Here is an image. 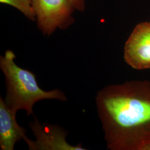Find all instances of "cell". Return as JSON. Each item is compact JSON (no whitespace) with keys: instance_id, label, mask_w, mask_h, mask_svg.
Wrapping results in <instances>:
<instances>
[{"instance_id":"7a4b0ae2","label":"cell","mask_w":150,"mask_h":150,"mask_svg":"<svg viewBox=\"0 0 150 150\" xmlns=\"http://www.w3.org/2000/svg\"><path fill=\"white\" fill-rule=\"evenodd\" d=\"M16 56L11 50H7L0 56V69L5 76L6 95L4 100L11 110L17 112L23 110L30 116L33 114V107L38 101L44 100L67 101L64 93L59 89L46 91L38 85L35 75L23 69L15 64Z\"/></svg>"},{"instance_id":"6da1fadb","label":"cell","mask_w":150,"mask_h":150,"mask_svg":"<svg viewBox=\"0 0 150 150\" xmlns=\"http://www.w3.org/2000/svg\"><path fill=\"white\" fill-rule=\"evenodd\" d=\"M95 100L108 150H144L150 144V81L106 86Z\"/></svg>"},{"instance_id":"277c9868","label":"cell","mask_w":150,"mask_h":150,"mask_svg":"<svg viewBox=\"0 0 150 150\" xmlns=\"http://www.w3.org/2000/svg\"><path fill=\"white\" fill-rule=\"evenodd\" d=\"M35 141L27 145L30 150H85L81 144L72 146L66 141L67 132L59 125L40 123L36 117L30 123Z\"/></svg>"},{"instance_id":"5b68a950","label":"cell","mask_w":150,"mask_h":150,"mask_svg":"<svg viewBox=\"0 0 150 150\" xmlns=\"http://www.w3.org/2000/svg\"><path fill=\"white\" fill-rule=\"evenodd\" d=\"M123 58L136 70L150 69V22L134 27L125 45Z\"/></svg>"},{"instance_id":"3957f363","label":"cell","mask_w":150,"mask_h":150,"mask_svg":"<svg viewBox=\"0 0 150 150\" xmlns=\"http://www.w3.org/2000/svg\"><path fill=\"white\" fill-rule=\"evenodd\" d=\"M38 27L49 36L57 28L66 29L74 22V7L69 0H32Z\"/></svg>"},{"instance_id":"8992f818","label":"cell","mask_w":150,"mask_h":150,"mask_svg":"<svg viewBox=\"0 0 150 150\" xmlns=\"http://www.w3.org/2000/svg\"><path fill=\"white\" fill-rule=\"evenodd\" d=\"M17 112L11 110L0 97V148L13 150L17 142L23 139L27 144L30 139L26 136V129L21 127L16 121Z\"/></svg>"},{"instance_id":"ba28073f","label":"cell","mask_w":150,"mask_h":150,"mask_svg":"<svg viewBox=\"0 0 150 150\" xmlns=\"http://www.w3.org/2000/svg\"><path fill=\"white\" fill-rule=\"evenodd\" d=\"M75 10L83 12L85 8V0H69Z\"/></svg>"},{"instance_id":"52a82bcc","label":"cell","mask_w":150,"mask_h":150,"mask_svg":"<svg viewBox=\"0 0 150 150\" xmlns=\"http://www.w3.org/2000/svg\"><path fill=\"white\" fill-rule=\"evenodd\" d=\"M1 3L11 6L20 11L28 19L36 21L32 0H0Z\"/></svg>"}]
</instances>
